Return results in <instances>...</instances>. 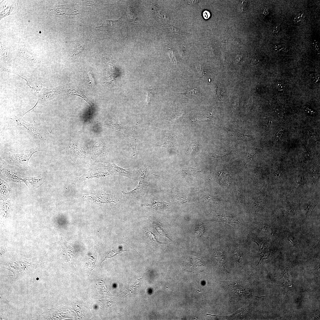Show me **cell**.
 Wrapping results in <instances>:
<instances>
[{
    "label": "cell",
    "instance_id": "obj_11",
    "mask_svg": "<svg viewBox=\"0 0 320 320\" xmlns=\"http://www.w3.org/2000/svg\"><path fill=\"white\" fill-rule=\"evenodd\" d=\"M148 218L159 234L161 235V236L166 237L170 239L167 234L164 231V229L161 225L157 223L154 220L151 216H149Z\"/></svg>",
    "mask_w": 320,
    "mask_h": 320
},
{
    "label": "cell",
    "instance_id": "obj_15",
    "mask_svg": "<svg viewBox=\"0 0 320 320\" xmlns=\"http://www.w3.org/2000/svg\"><path fill=\"white\" fill-rule=\"evenodd\" d=\"M180 95L189 98L196 97L200 95L199 92L196 89L194 88L191 90L186 92L177 93Z\"/></svg>",
    "mask_w": 320,
    "mask_h": 320
},
{
    "label": "cell",
    "instance_id": "obj_18",
    "mask_svg": "<svg viewBox=\"0 0 320 320\" xmlns=\"http://www.w3.org/2000/svg\"><path fill=\"white\" fill-rule=\"evenodd\" d=\"M145 234L152 243L154 244H161L163 243L158 241L157 239L156 236L151 231L148 230V231H146Z\"/></svg>",
    "mask_w": 320,
    "mask_h": 320
},
{
    "label": "cell",
    "instance_id": "obj_16",
    "mask_svg": "<svg viewBox=\"0 0 320 320\" xmlns=\"http://www.w3.org/2000/svg\"><path fill=\"white\" fill-rule=\"evenodd\" d=\"M167 203L163 202L154 201L149 205H146L150 206L151 208L156 209H163L166 206Z\"/></svg>",
    "mask_w": 320,
    "mask_h": 320
},
{
    "label": "cell",
    "instance_id": "obj_23",
    "mask_svg": "<svg viewBox=\"0 0 320 320\" xmlns=\"http://www.w3.org/2000/svg\"><path fill=\"white\" fill-rule=\"evenodd\" d=\"M88 74L90 80L89 83L91 86L92 87H95V86L96 83L95 79L92 74L89 71L88 72Z\"/></svg>",
    "mask_w": 320,
    "mask_h": 320
},
{
    "label": "cell",
    "instance_id": "obj_27",
    "mask_svg": "<svg viewBox=\"0 0 320 320\" xmlns=\"http://www.w3.org/2000/svg\"><path fill=\"white\" fill-rule=\"evenodd\" d=\"M203 15L204 17L206 19L209 18L210 16L209 12L207 10H205L203 12Z\"/></svg>",
    "mask_w": 320,
    "mask_h": 320
},
{
    "label": "cell",
    "instance_id": "obj_4",
    "mask_svg": "<svg viewBox=\"0 0 320 320\" xmlns=\"http://www.w3.org/2000/svg\"><path fill=\"white\" fill-rule=\"evenodd\" d=\"M22 116L19 117L14 115L10 119L15 121L18 125L22 126L25 128L27 132L32 137L36 139H43V136L36 125L35 121L33 124H30L24 121L22 118Z\"/></svg>",
    "mask_w": 320,
    "mask_h": 320
},
{
    "label": "cell",
    "instance_id": "obj_7",
    "mask_svg": "<svg viewBox=\"0 0 320 320\" xmlns=\"http://www.w3.org/2000/svg\"><path fill=\"white\" fill-rule=\"evenodd\" d=\"M19 180L21 182L25 183L29 189L32 190L39 187L44 182L41 175L36 177H29Z\"/></svg>",
    "mask_w": 320,
    "mask_h": 320
},
{
    "label": "cell",
    "instance_id": "obj_1",
    "mask_svg": "<svg viewBox=\"0 0 320 320\" xmlns=\"http://www.w3.org/2000/svg\"><path fill=\"white\" fill-rule=\"evenodd\" d=\"M104 126L109 127L121 132L126 138L128 148L130 153L133 156L136 154V146L137 142V129L138 123L133 126L126 127L123 126L116 122H113L109 123H103Z\"/></svg>",
    "mask_w": 320,
    "mask_h": 320
},
{
    "label": "cell",
    "instance_id": "obj_13",
    "mask_svg": "<svg viewBox=\"0 0 320 320\" xmlns=\"http://www.w3.org/2000/svg\"><path fill=\"white\" fill-rule=\"evenodd\" d=\"M215 257L219 266H223L225 262V257L223 252L221 251L216 252Z\"/></svg>",
    "mask_w": 320,
    "mask_h": 320
},
{
    "label": "cell",
    "instance_id": "obj_31",
    "mask_svg": "<svg viewBox=\"0 0 320 320\" xmlns=\"http://www.w3.org/2000/svg\"><path fill=\"white\" fill-rule=\"evenodd\" d=\"M268 10H267V9H265L264 10V11H263V14H264V15H267L268 14Z\"/></svg>",
    "mask_w": 320,
    "mask_h": 320
},
{
    "label": "cell",
    "instance_id": "obj_24",
    "mask_svg": "<svg viewBox=\"0 0 320 320\" xmlns=\"http://www.w3.org/2000/svg\"><path fill=\"white\" fill-rule=\"evenodd\" d=\"M310 77L313 81L316 83L319 81V77L316 74L312 73L310 74Z\"/></svg>",
    "mask_w": 320,
    "mask_h": 320
},
{
    "label": "cell",
    "instance_id": "obj_5",
    "mask_svg": "<svg viewBox=\"0 0 320 320\" xmlns=\"http://www.w3.org/2000/svg\"><path fill=\"white\" fill-rule=\"evenodd\" d=\"M147 181L139 179L138 184L133 190L128 193L123 191H121V192L127 199L137 197L145 193L147 189Z\"/></svg>",
    "mask_w": 320,
    "mask_h": 320
},
{
    "label": "cell",
    "instance_id": "obj_12",
    "mask_svg": "<svg viewBox=\"0 0 320 320\" xmlns=\"http://www.w3.org/2000/svg\"><path fill=\"white\" fill-rule=\"evenodd\" d=\"M137 171L140 174L139 179L145 181H147L148 176L151 174L149 169L147 166H143Z\"/></svg>",
    "mask_w": 320,
    "mask_h": 320
},
{
    "label": "cell",
    "instance_id": "obj_2",
    "mask_svg": "<svg viewBox=\"0 0 320 320\" xmlns=\"http://www.w3.org/2000/svg\"><path fill=\"white\" fill-rule=\"evenodd\" d=\"M41 151L39 147L33 148L25 151L24 152L14 153L5 151L3 154V159L8 164L21 168H27L28 161L32 155L35 153Z\"/></svg>",
    "mask_w": 320,
    "mask_h": 320
},
{
    "label": "cell",
    "instance_id": "obj_9",
    "mask_svg": "<svg viewBox=\"0 0 320 320\" xmlns=\"http://www.w3.org/2000/svg\"><path fill=\"white\" fill-rule=\"evenodd\" d=\"M233 261L239 266H243L244 261V257L242 250L238 248H235L233 252Z\"/></svg>",
    "mask_w": 320,
    "mask_h": 320
},
{
    "label": "cell",
    "instance_id": "obj_14",
    "mask_svg": "<svg viewBox=\"0 0 320 320\" xmlns=\"http://www.w3.org/2000/svg\"><path fill=\"white\" fill-rule=\"evenodd\" d=\"M0 320L7 319L9 313V304L7 302L5 305L1 304V305Z\"/></svg>",
    "mask_w": 320,
    "mask_h": 320
},
{
    "label": "cell",
    "instance_id": "obj_26",
    "mask_svg": "<svg viewBox=\"0 0 320 320\" xmlns=\"http://www.w3.org/2000/svg\"><path fill=\"white\" fill-rule=\"evenodd\" d=\"M277 88L279 91H281L284 90V84L282 82H279L277 84Z\"/></svg>",
    "mask_w": 320,
    "mask_h": 320
},
{
    "label": "cell",
    "instance_id": "obj_6",
    "mask_svg": "<svg viewBox=\"0 0 320 320\" xmlns=\"http://www.w3.org/2000/svg\"><path fill=\"white\" fill-rule=\"evenodd\" d=\"M110 165L112 168L111 171L112 174L123 176L134 180L136 179L137 174L138 173L137 171L132 170L130 169H124L114 164H110Z\"/></svg>",
    "mask_w": 320,
    "mask_h": 320
},
{
    "label": "cell",
    "instance_id": "obj_29",
    "mask_svg": "<svg viewBox=\"0 0 320 320\" xmlns=\"http://www.w3.org/2000/svg\"><path fill=\"white\" fill-rule=\"evenodd\" d=\"M279 26L277 25L276 26L273 28V32L275 33H278L279 31Z\"/></svg>",
    "mask_w": 320,
    "mask_h": 320
},
{
    "label": "cell",
    "instance_id": "obj_10",
    "mask_svg": "<svg viewBox=\"0 0 320 320\" xmlns=\"http://www.w3.org/2000/svg\"><path fill=\"white\" fill-rule=\"evenodd\" d=\"M164 27H165L164 28H165L169 32L172 33L173 35H187L190 34V33L181 30L178 28L169 24H166Z\"/></svg>",
    "mask_w": 320,
    "mask_h": 320
},
{
    "label": "cell",
    "instance_id": "obj_17",
    "mask_svg": "<svg viewBox=\"0 0 320 320\" xmlns=\"http://www.w3.org/2000/svg\"><path fill=\"white\" fill-rule=\"evenodd\" d=\"M154 88L149 89L147 90L146 102V108H147L149 106L153 96V92Z\"/></svg>",
    "mask_w": 320,
    "mask_h": 320
},
{
    "label": "cell",
    "instance_id": "obj_25",
    "mask_svg": "<svg viewBox=\"0 0 320 320\" xmlns=\"http://www.w3.org/2000/svg\"><path fill=\"white\" fill-rule=\"evenodd\" d=\"M167 52L172 62L174 64L177 65L176 60L173 55L172 52L171 51H169L168 50Z\"/></svg>",
    "mask_w": 320,
    "mask_h": 320
},
{
    "label": "cell",
    "instance_id": "obj_8",
    "mask_svg": "<svg viewBox=\"0 0 320 320\" xmlns=\"http://www.w3.org/2000/svg\"><path fill=\"white\" fill-rule=\"evenodd\" d=\"M18 55L20 59L25 65H32L36 62V59L35 57L30 53L20 52Z\"/></svg>",
    "mask_w": 320,
    "mask_h": 320
},
{
    "label": "cell",
    "instance_id": "obj_22",
    "mask_svg": "<svg viewBox=\"0 0 320 320\" xmlns=\"http://www.w3.org/2000/svg\"><path fill=\"white\" fill-rule=\"evenodd\" d=\"M260 230L263 232L268 234L270 233V227L267 225L261 224L259 225Z\"/></svg>",
    "mask_w": 320,
    "mask_h": 320
},
{
    "label": "cell",
    "instance_id": "obj_3",
    "mask_svg": "<svg viewBox=\"0 0 320 320\" xmlns=\"http://www.w3.org/2000/svg\"><path fill=\"white\" fill-rule=\"evenodd\" d=\"M65 91L64 87L62 86L49 89L42 87L37 93L38 100L35 106L42 104L54 96L64 93Z\"/></svg>",
    "mask_w": 320,
    "mask_h": 320
},
{
    "label": "cell",
    "instance_id": "obj_28",
    "mask_svg": "<svg viewBox=\"0 0 320 320\" xmlns=\"http://www.w3.org/2000/svg\"><path fill=\"white\" fill-rule=\"evenodd\" d=\"M283 131V130H281L279 131V132L277 134L276 138V141L277 142L279 141V140L280 137H281Z\"/></svg>",
    "mask_w": 320,
    "mask_h": 320
},
{
    "label": "cell",
    "instance_id": "obj_30",
    "mask_svg": "<svg viewBox=\"0 0 320 320\" xmlns=\"http://www.w3.org/2000/svg\"><path fill=\"white\" fill-rule=\"evenodd\" d=\"M242 56L240 55H237L235 58V61L236 62H238L241 59Z\"/></svg>",
    "mask_w": 320,
    "mask_h": 320
},
{
    "label": "cell",
    "instance_id": "obj_19",
    "mask_svg": "<svg viewBox=\"0 0 320 320\" xmlns=\"http://www.w3.org/2000/svg\"><path fill=\"white\" fill-rule=\"evenodd\" d=\"M85 47V45L84 44H81L79 46L72 52L70 58H72L80 54L84 50Z\"/></svg>",
    "mask_w": 320,
    "mask_h": 320
},
{
    "label": "cell",
    "instance_id": "obj_21",
    "mask_svg": "<svg viewBox=\"0 0 320 320\" xmlns=\"http://www.w3.org/2000/svg\"><path fill=\"white\" fill-rule=\"evenodd\" d=\"M204 227L203 225H199L196 228L195 231L196 234L199 236L202 235L204 232Z\"/></svg>",
    "mask_w": 320,
    "mask_h": 320
},
{
    "label": "cell",
    "instance_id": "obj_20",
    "mask_svg": "<svg viewBox=\"0 0 320 320\" xmlns=\"http://www.w3.org/2000/svg\"><path fill=\"white\" fill-rule=\"evenodd\" d=\"M234 193L237 201H240L241 198V192L239 187L237 185H235Z\"/></svg>",
    "mask_w": 320,
    "mask_h": 320
}]
</instances>
